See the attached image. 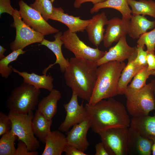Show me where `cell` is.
Segmentation results:
<instances>
[{"instance_id":"7bdbcfd3","label":"cell","mask_w":155,"mask_h":155,"mask_svg":"<svg viewBox=\"0 0 155 155\" xmlns=\"http://www.w3.org/2000/svg\"><path fill=\"white\" fill-rule=\"evenodd\" d=\"M52 3H53L55 0H50Z\"/></svg>"},{"instance_id":"4dcf8cb0","label":"cell","mask_w":155,"mask_h":155,"mask_svg":"<svg viewBox=\"0 0 155 155\" xmlns=\"http://www.w3.org/2000/svg\"><path fill=\"white\" fill-rule=\"evenodd\" d=\"M29 5L39 12L46 21L52 14L53 7L51 0H35L33 3Z\"/></svg>"},{"instance_id":"60d3db41","label":"cell","mask_w":155,"mask_h":155,"mask_svg":"<svg viewBox=\"0 0 155 155\" xmlns=\"http://www.w3.org/2000/svg\"><path fill=\"white\" fill-rule=\"evenodd\" d=\"M148 138L152 139L153 142L152 147V152L153 155H155V136L150 135L148 136Z\"/></svg>"},{"instance_id":"83f0119b","label":"cell","mask_w":155,"mask_h":155,"mask_svg":"<svg viewBox=\"0 0 155 155\" xmlns=\"http://www.w3.org/2000/svg\"><path fill=\"white\" fill-rule=\"evenodd\" d=\"M17 138L11 129L3 135L0 139V155H15L14 144Z\"/></svg>"},{"instance_id":"7c38bea8","label":"cell","mask_w":155,"mask_h":155,"mask_svg":"<svg viewBox=\"0 0 155 155\" xmlns=\"http://www.w3.org/2000/svg\"><path fill=\"white\" fill-rule=\"evenodd\" d=\"M137 51V46L131 47L127 44L126 35L122 37L114 46L109 49L102 58L96 62L97 66L111 61L123 62Z\"/></svg>"},{"instance_id":"1f68e13d","label":"cell","mask_w":155,"mask_h":155,"mask_svg":"<svg viewBox=\"0 0 155 155\" xmlns=\"http://www.w3.org/2000/svg\"><path fill=\"white\" fill-rule=\"evenodd\" d=\"M138 46L144 48L146 45L148 53H154L155 47V28L141 36L137 41Z\"/></svg>"},{"instance_id":"b9f144b4","label":"cell","mask_w":155,"mask_h":155,"mask_svg":"<svg viewBox=\"0 0 155 155\" xmlns=\"http://www.w3.org/2000/svg\"><path fill=\"white\" fill-rule=\"evenodd\" d=\"M6 51V49L1 45H0V60L2 59L5 57L4 55V53Z\"/></svg>"},{"instance_id":"ab89813d","label":"cell","mask_w":155,"mask_h":155,"mask_svg":"<svg viewBox=\"0 0 155 155\" xmlns=\"http://www.w3.org/2000/svg\"><path fill=\"white\" fill-rule=\"evenodd\" d=\"M106 0H75L73 6L75 8H78L84 3L87 2H91L94 5L103 2Z\"/></svg>"},{"instance_id":"836d02e7","label":"cell","mask_w":155,"mask_h":155,"mask_svg":"<svg viewBox=\"0 0 155 155\" xmlns=\"http://www.w3.org/2000/svg\"><path fill=\"white\" fill-rule=\"evenodd\" d=\"M137 54L135 60L136 64L140 67L144 68L148 65L147 56L148 52L144 50V48L140 46H137Z\"/></svg>"},{"instance_id":"52a82bcc","label":"cell","mask_w":155,"mask_h":155,"mask_svg":"<svg viewBox=\"0 0 155 155\" xmlns=\"http://www.w3.org/2000/svg\"><path fill=\"white\" fill-rule=\"evenodd\" d=\"M12 16L14 20L12 26L16 28V31L15 39L10 45L12 51L19 49L23 50L30 44L42 42L44 35L26 24L22 20L19 11L14 9Z\"/></svg>"},{"instance_id":"d6a6232c","label":"cell","mask_w":155,"mask_h":155,"mask_svg":"<svg viewBox=\"0 0 155 155\" xmlns=\"http://www.w3.org/2000/svg\"><path fill=\"white\" fill-rule=\"evenodd\" d=\"M12 127V121L8 115L0 112V135L11 130Z\"/></svg>"},{"instance_id":"5bb4252c","label":"cell","mask_w":155,"mask_h":155,"mask_svg":"<svg viewBox=\"0 0 155 155\" xmlns=\"http://www.w3.org/2000/svg\"><path fill=\"white\" fill-rule=\"evenodd\" d=\"M153 140L144 137L129 127L127 132V149L128 155H150L152 154Z\"/></svg>"},{"instance_id":"d6986e66","label":"cell","mask_w":155,"mask_h":155,"mask_svg":"<svg viewBox=\"0 0 155 155\" xmlns=\"http://www.w3.org/2000/svg\"><path fill=\"white\" fill-rule=\"evenodd\" d=\"M42 155H61L67 145L66 137L59 130L51 131L46 137Z\"/></svg>"},{"instance_id":"4316f807","label":"cell","mask_w":155,"mask_h":155,"mask_svg":"<svg viewBox=\"0 0 155 155\" xmlns=\"http://www.w3.org/2000/svg\"><path fill=\"white\" fill-rule=\"evenodd\" d=\"M133 16L148 15L155 19V2L152 0H127Z\"/></svg>"},{"instance_id":"8d00e7d4","label":"cell","mask_w":155,"mask_h":155,"mask_svg":"<svg viewBox=\"0 0 155 155\" xmlns=\"http://www.w3.org/2000/svg\"><path fill=\"white\" fill-rule=\"evenodd\" d=\"M64 152L66 155H87L75 147L68 145L67 146Z\"/></svg>"},{"instance_id":"3957f363","label":"cell","mask_w":155,"mask_h":155,"mask_svg":"<svg viewBox=\"0 0 155 155\" xmlns=\"http://www.w3.org/2000/svg\"><path fill=\"white\" fill-rule=\"evenodd\" d=\"M125 63L111 61L98 67L97 77L92 94L89 102L94 105L104 99L113 97L118 94L119 82Z\"/></svg>"},{"instance_id":"2e32d148","label":"cell","mask_w":155,"mask_h":155,"mask_svg":"<svg viewBox=\"0 0 155 155\" xmlns=\"http://www.w3.org/2000/svg\"><path fill=\"white\" fill-rule=\"evenodd\" d=\"M49 19L60 22L66 25L71 32H83L90 23L91 19L84 20L80 17H75L64 13L61 7H53L52 15Z\"/></svg>"},{"instance_id":"cb8c5ba5","label":"cell","mask_w":155,"mask_h":155,"mask_svg":"<svg viewBox=\"0 0 155 155\" xmlns=\"http://www.w3.org/2000/svg\"><path fill=\"white\" fill-rule=\"evenodd\" d=\"M61 97L60 92L53 89L48 96L40 101L37 109L47 118L52 119L57 113V102Z\"/></svg>"},{"instance_id":"e575fe53","label":"cell","mask_w":155,"mask_h":155,"mask_svg":"<svg viewBox=\"0 0 155 155\" xmlns=\"http://www.w3.org/2000/svg\"><path fill=\"white\" fill-rule=\"evenodd\" d=\"M37 151H30L25 143L20 140H19L17 148L16 149L15 155H38Z\"/></svg>"},{"instance_id":"6da1fadb","label":"cell","mask_w":155,"mask_h":155,"mask_svg":"<svg viewBox=\"0 0 155 155\" xmlns=\"http://www.w3.org/2000/svg\"><path fill=\"white\" fill-rule=\"evenodd\" d=\"M108 99L85 105L90 128L95 133L112 127H130L131 120L124 106L113 97Z\"/></svg>"},{"instance_id":"9c48e42d","label":"cell","mask_w":155,"mask_h":155,"mask_svg":"<svg viewBox=\"0 0 155 155\" xmlns=\"http://www.w3.org/2000/svg\"><path fill=\"white\" fill-rule=\"evenodd\" d=\"M64 47L72 52L76 57H81L96 62L103 57L106 51L100 50L97 47L92 48L81 40L75 33L68 29L61 36Z\"/></svg>"},{"instance_id":"74e56055","label":"cell","mask_w":155,"mask_h":155,"mask_svg":"<svg viewBox=\"0 0 155 155\" xmlns=\"http://www.w3.org/2000/svg\"><path fill=\"white\" fill-rule=\"evenodd\" d=\"M95 148V155H109L102 142L96 144Z\"/></svg>"},{"instance_id":"d590c367","label":"cell","mask_w":155,"mask_h":155,"mask_svg":"<svg viewBox=\"0 0 155 155\" xmlns=\"http://www.w3.org/2000/svg\"><path fill=\"white\" fill-rule=\"evenodd\" d=\"M11 4L10 0H0V15L7 13L12 16L14 10Z\"/></svg>"},{"instance_id":"d4e9b609","label":"cell","mask_w":155,"mask_h":155,"mask_svg":"<svg viewBox=\"0 0 155 155\" xmlns=\"http://www.w3.org/2000/svg\"><path fill=\"white\" fill-rule=\"evenodd\" d=\"M52 119H48L38 109L36 111L32 120L34 134L43 144L46 137L51 132Z\"/></svg>"},{"instance_id":"e0dca14e","label":"cell","mask_w":155,"mask_h":155,"mask_svg":"<svg viewBox=\"0 0 155 155\" xmlns=\"http://www.w3.org/2000/svg\"><path fill=\"white\" fill-rule=\"evenodd\" d=\"M108 20L105 12H102L94 16L86 28L89 41L97 47L103 41L105 30L104 26L107 24Z\"/></svg>"},{"instance_id":"ffe728a7","label":"cell","mask_w":155,"mask_h":155,"mask_svg":"<svg viewBox=\"0 0 155 155\" xmlns=\"http://www.w3.org/2000/svg\"><path fill=\"white\" fill-rule=\"evenodd\" d=\"M12 69L13 72L23 78V82L32 85L37 89L43 88L50 92L53 89V78L50 75H40L34 73H29L26 71L21 72L13 67Z\"/></svg>"},{"instance_id":"9a60e30c","label":"cell","mask_w":155,"mask_h":155,"mask_svg":"<svg viewBox=\"0 0 155 155\" xmlns=\"http://www.w3.org/2000/svg\"><path fill=\"white\" fill-rule=\"evenodd\" d=\"M129 22L117 17L108 20L103 40L105 48L109 47L113 42H117L122 37L128 34Z\"/></svg>"},{"instance_id":"5b68a950","label":"cell","mask_w":155,"mask_h":155,"mask_svg":"<svg viewBox=\"0 0 155 155\" xmlns=\"http://www.w3.org/2000/svg\"><path fill=\"white\" fill-rule=\"evenodd\" d=\"M40 93V89L23 82L11 92L6 102V107L9 111L27 113L35 109Z\"/></svg>"},{"instance_id":"4fadbf2b","label":"cell","mask_w":155,"mask_h":155,"mask_svg":"<svg viewBox=\"0 0 155 155\" xmlns=\"http://www.w3.org/2000/svg\"><path fill=\"white\" fill-rule=\"evenodd\" d=\"M90 128V123L88 117L82 122L73 126L70 131L65 133L67 145L84 152L90 145L87 135Z\"/></svg>"},{"instance_id":"7a4b0ae2","label":"cell","mask_w":155,"mask_h":155,"mask_svg":"<svg viewBox=\"0 0 155 155\" xmlns=\"http://www.w3.org/2000/svg\"><path fill=\"white\" fill-rule=\"evenodd\" d=\"M96 62L81 57H71L64 73L66 85L72 92L88 102L91 97L97 77Z\"/></svg>"},{"instance_id":"ba28073f","label":"cell","mask_w":155,"mask_h":155,"mask_svg":"<svg viewBox=\"0 0 155 155\" xmlns=\"http://www.w3.org/2000/svg\"><path fill=\"white\" fill-rule=\"evenodd\" d=\"M128 128L112 127L103 130L98 133L109 155H128Z\"/></svg>"},{"instance_id":"f1b7e54d","label":"cell","mask_w":155,"mask_h":155,"mask_svg":"<svg viewBox=\"0 0 155 155\" xmlns=\"http://www.w3.org/2000/svg\"><path fill=\"white\" fill-rule=\"evenodd\" d=\"M26 51L19 49L12 51L11 53L0 60V73L2 77L7 79L13 71V67L9 65L10 63L16 60L18 56L23 54Z\"/></svg>"},{"instance_id":"484cf974","label":"cell","mask_w":155,"mask_h":155,"mask_svg":"<svg viewBox=\"0 0 155 155\" xmlns=\"http://www.w3.org/2000/svg\"><path fill=\"white\" fill-rule=\"evenodd\" d=\"M104 8H111L119 11L121 14L123 19L129 20L131 18V9L129 7L127 0H106L103 2L94 5L90 12L93 14Z\"/></svg>"},{"instance_id":"f35d334b","label":"cell","mask_w":155,"mask_h":155,"mask_svg":"<svg viewBox=\"0 0 155 155\" xmlns=\"http://www.w3.org/2000/svg\"><path fill=\"white\" fill-rule=\"evenodd\" d=\"M148 68L149 70L155 71V54L154 53H148L147 56Z\"/></svg>"},{"instance_id":"f546056e","label":"cell","mask_w":155,"mask_h":155,"mask_svg":"<svg viewBox=\"0 0 155 155\" xmlns=\"http://www.w3.org/2000/svg\"><path fill=\"white\" fill-rule=\"evenodd\" d=\"M150 75H155V71L149 70L147 65L142 69L135 75L127 88L133 90L141 88L146 84V81Z\"/></svg>"},{"instance_id":"8992f818","label":"cell","mask_w":155,"mask_h":155,"mask_svg":"<svg viewBox=\"0 0 155 155\" xmlns=\"http://www.w3.org/2000/svg\"><path fill=\"white\" fill-rule=\"evenodd\" d=\"M8 115L12 121L11 130L18 140L26 143L30 151L38 150L40 145L34 133L32 120L34 115L32 111L24 114L9 111Z\"/></svg>"},{"instance_id":"603a6c76","label":"cell","mask_w":155,"mask_h":155,"mask_svg":"<svg viewBox=\"0 0 155 155\" xmlns=\"http://www.w3.org/2000/svg\"><path fill=\"white\" fill-rule=\"evenodd\" d=\"M130 127L144 137L148 138L149 136H155V112L153 116L132 117Z\"/></svg>"},{"instance_id":"277c9868","label":"cell","mask_w":155,"mask_h":155,"mask_svg":"<svg viewBox=\"0 0 155 155\" xmlns=\"http://www.w3.org/2000/svg\"><path fill=\"white\" fill-rule=\"evenodd\" d=\"M155 80L136 90L127 88L124 94L127 111L132 117L148 115L155 110Z\"/></svg>"},{"instance_id":"7402d4cb","label":"cell","mask_w":155,"mask_h":155,"mask_svg":"<svg viewBox=\"0 0 155 155\" xmlns=\"http://www.w3.org/2000/svg\"><path fill=\"white\" fill-rule=\"evenodd\" d=\"M155 26V21H150L144 16L131 15L128 34L133 39H138L147 30L153 29Z\"/></svg>"},{"instance_id":"30bf717a","label":"cell","mask_w":155,"mask_h":155,"mask_svg":"<svg viewBox=\"0 0 155 155\" xmlns=\"http://www.w3.org/2000/svg\"><path fill=\"white\" fill-rule=\"evenodd\" d=\"M20 16L22 21L36 31L44 36L56 33L59 30L50 25L41 14L23 0L19 1Z\"/></svg>"},{"instance_id":"ac0fdd59","label":"cell","mask_w":155,"mask_h":155,"mask_svg":"<svg viewBox=\"0 0 155 155\" xmlns=\"http://www.w3.org/2000/svg\"><path fill=\"white\" fill-rule=\"evenodd\" d=\"M62 34L61 32L59 31L54 35V37L55 40L54 41H51L44 39L40 43V45L46 46L51 50L56 57L55 62L50 64L44 69L42 72L43 74H46L47 70L56 64L59 65L60 71L62 73L64 72L69 65V60L64 57L62 51L61 47L63 44L61 38Z\"/></svg>"},{"instance_id":"8fae6325","label":"cell","mask_w":155,"mask_h":155,"mask_svg":"<svg viewBox=\"0 0 155 155\" xmlns=\"http://www.w3.org/2000/svg\"><path fill=\"white\" fill-rule=\"evenodd\" d=\"M78 97L77 95L72 92L69 102L63 105L66 115L64 121L58 128V130L62 132L69 131L71 127L82 122L88 117L87 111L83 105V101L80 105Z\"/></svg>"},{"instance_id":"44dd1931","label":"cell","mask_w":155,"mask_h":155,"mask_svg":"<svg viewBox=\"0 0 155 155\" xmlns=\"http://www.w3.org/2000/svg\"><path fill=\"white\" fill-rule=\"evenodd\" d=\"M137 54V51L127 59V63L122 70L119 79L118 87V94H124L128 83L132 78L143 68L136 65L135 62Z\"/></svg>"}]
</instances>
